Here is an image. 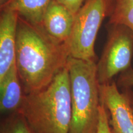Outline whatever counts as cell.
<instances>
[{
  "label": "cell",
  "mask_w": 133,
  "mask_h": 133,
  "mask_svg": "<svg viewBox=\"0 0 133 133\" xmlns=\"http://www.w3.org/2000/svg\"><path fill=\"white\" fill-rule=\"evenodd\" d=\"M115 0H85L75 16L66 43L70 57L96 61L94 45L105 18L110 16Z\"/></svg>",
  "instance_id": "277c9868"
},
{
  "label": "cell",
  "mask_w": 133,
  "mask_h": 133,
  "mask_svg": "<svg viewBox=\"0 0 133 133\" xmlns=\"http://www.w3.org/2000/svg\"><path fill=\"white\" fill-rule=\"evenodd\" d=\"M97 133H112L109 123V114L102 103L99 107V118Z\"/></svg>",
  "instance_id": "4fadbf2b"
},
{
  "label": "cell",
  "mask_w": 133,
  "mask_h": 133,
  "mask_svg": "<svg viewBox=\"0 0 133 133\" xmlns=\"http://www.w3.org/2000/svg\"><path fill=\"white\" fill-rule=\"evenodd\" d=\"M120 92L114 81L99 86L101 102L109 114L112 133H133V100L131 88Z\"/></svg>",
  "instance_id": "8992f818"
},
{
  "label": "cell",
  "mask_w": 133,
  "mask_h": 133,
  "mask_svg": "<svg viewBox=\"0 0 133 133\" xmlns=\"http://www.w3.org/2000/svg\"><path fill=\"white\" fill-rule=\"evenodd\" d=\"M75 16L56 0H52L46 8L41 25L53 38L66 43L74 25Z\"/></svg>",
  "instance_id": "ba28073f"
},
{
  "label": "cell",
  "mask_w": 133,
  "mask_h": 133,
  "mask_svg": "<svg viewBox=\"0 0 133 133\" xmlns=\"http://www.w3.org/2000/svg\"><path fill=\"white\" fill-rule=\"evenodd\" d=\"M65 7L74 16L78 12L84 4L85 0H56Z\"/></svg>",
  "instance_id": "9a60e30c"
},
{
  "label": "cell",
  "mask_w": 133,
  "mask_h": 133,
  "mask_svg": "<svg viewBox=\"0 0 133 133\" xmlns=\"http://www.w3.org/2000/svg\"><path fill=\"white\" fill-rule=\"evenodd\" d=\"M118 84L123 88L133 87V69L132 67L119 75Z\"/></svg>",
  "instance_id": "5bb4252c"
},
{
  "label": "cell",
  "mask_w": 133,
  "mask_h": 133,
  "mask_svg": "<svg viewBox=\"0 0 133 133\" xmlns=\"http://www.w3.org/2000/svg\"><path fill=\"white\" fill-rule=\"evenodd\" d=\"M25 96V93L15 63L6 76L0 80V111L1 114L6 115L19 110Z\"/></svg>",
  "instance_id": "9c48e42d"
},
{
  "label": "cell",
  "mask_w": 133,
  "mask_h": 133,
  "mask_svg": "<svg viewBox=\"0 0 133 133\" xmlns=\"http://www.w3.org/2000/svg\"><path fill=\"white\" fill-rule=\"evenodd\" d=\"M109 23L124 25L133 31V0H115Z\"/></svg>",
  "instance_id": "8fae6325"
},
{
  "label": "cell",
  "mask_w": 133,
  "mask_h": 133,
  "mask_svg": "<svg viewBox=\"0 0 133 133\" xmlns=\"http://www.w3.org/2000/svg\"><path fill=\"white\" fill-rule=\"evenodd\" d=\"M71 123L70 133H97L101 104L96 61L69 57Z\"/></svg>",
  "instance_id": "3957f363"
},
{
  "label": "cell",
  "mask_w": 133,
  "mask_h": 133,
  "mask_svg": "<svg viewBox=\"0 0 133 133\" xmlns=\"http://www.w3.org/2000/svg\"><path fill=\"white\" fill-rule=\"evenodd\" d=\"M17 111L35 133H70L72 114L67 66L58 73L47 87L25 94Z\"/></svg>",
  "instance_id": "7a4b0ae2"
},
{
  "label": "cell",
  "mask_w": 133,
  "mask_h": 133,
  "mask_svg": "<svg viewBox=\"0 0 133 133\" xmlns=\"http://www.w3.org/2000/svg\"><path fill=\"white\" fill-rule=\"evenodd\" d=\"M107 42L97 63L100 85L112 82L114 78L130 69L133 56V31L124 25H107Z\"/></svg>",
  "instance_id": "5b68a950"
},
{
  "label": "cell",
  "mask_w": 133,
  "mask_h": 133,
  "mask_svg": "<svg viewBox=\"0 0 133 133\" xmlns=\"http://www.w3.org/2000/svg\"><path fill=\"white\" fill-rule=\"evenodd\" d=\"M52 0H7L1 9H9L34 24L41 25L46 8Z\"/></svg>",
  "instance_id": "30bf717a"
},
{
  "label": "cell",
  "mask_w": 133,
  "mask_h": 133,
  "mask_svg": "<svg viewBox=\"0 0 133 133\" xmlns=\"http://www.w3.org/2000/svg\"><path fill=\"white\" fill-rule=\"evenodd\" d=\"M19 14L9 9H1L0 18V80L16 63L17 31Z\"/></svg>",
  "instance_id": "52a82bcc"
},
{
  "label": "cell",
  "mask_w": 133,
  "mask_h": 133,
  "mask_svg": "<svg viewBox=\"0 0 133 133\" xmlns=\"http://www.w3.org/2000/svg\"><path fill=\"white\" fill-rule=\"evenodd\" d=\"M131 108H132V116H133V100L132 101V104H131Z\"/></svg>",
  "instance_id": "e0dca14e"
},
{
  "label": "cell",
  "mask_w": 133,
  "mask_h": 133,
  "mask_svg": "<svg viewBox=\"0 0 133 133\" xmlns=\"http://www.w3.org/2000/svg\"><path fill=\"white\" fill-rule=\"evenodd\" d=\"M0 133H35L19 111L6 115L1 119Z\"/></svg>",
  "instance_id": "7c38bea8"
},
{
  "label": "cell",
  "mask_w": 133,
  "mask_h": 133,
  "mask_svg": "<svg viewBox=\"0 0 133 133\" xmlns=\"http://www.w3.org/2000/svg\"><path fill=\"white\" fill-rule=\"evenodd\" d=\"M69 57L66 43L50 35L42 25L19 17L16 64L25 94L47 87L66 66Z\"/></svg>",
  "instance_id": "6da1fadb"
},
{
  "label": "cell",
  "mask_w": 133,
  "mask_h": 133,
  "mask_svg": "<svg viewBox=\"0 0 133 133\" xmlns=\"http://www.w3.org/2000/svg\"><path fill=\"white\" fill-rule=\"evenodd\" d=\"M7 0H0V3H1V5H2L4 4V3L6 2Z\"/></svg>",
  "instance_id": "2e32d148"
}]
</instances>
